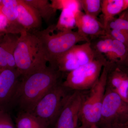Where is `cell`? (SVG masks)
I'll use <instances>...</instances> for the list:
<instances>
[{
  "label": "cell",
  "mask_w": 128,
  "mask_h": 128,
  "mask_svg": "<svg viewBox=\"0 0 128 128\" xmlns=\"http://www.w3.org/2000/svg\"><path fill=\"white\" fill-rule=\"evenodd\" d=\"M17 18L19 24L28 32L41 25L42 18L39 14L24 0H18Z\"/></svg>",
  "instance_id": "cell-14"
},
{
  "label": "cell",
  "mask_w": 128,
  "mask_h": 128,
  "mask_svg": "<svg viewBox=\"0 0 128 128\" xmlns=\"http://www.w3.org/2000/svg\"><path fill=\"white\" fill-rule=\"evenodd\" d=\"M16 128H48L49 125L43 120L32 113L18 112L16 118Z\"/></svg>",
  "instance_id": "cell-17"
},
{
  "label": "cell",
  "mask_w": 128,
  "mask_h": 128,
  "mask_svg": "<svg viewBox=\"0 0 128 128\" xmlns=\"http://www.w3.org/2000/svg\"><path fill=\"white\" fill-rule=\"evenodd\" d=\"M61 72L52 66L27 76H21L8 109L32 113L41 98L60 83Z\"/></svg>",
  "instance_id": "cell-1"
},
{
  "label": "cell",
  "mask_w": 128,
  "mask_h": 128,
  "mask_svg": "<svg viewBox=\"0 0 128 128\" xmlns=\"http://www.w3.org/2000/svg\"><path fill=\"white\" fill-rule=\"evenodd\" d=\"M0 128H16L7 111L0 109Z\"/></svg>",
  "instance_id": "cell-25"
},
{
  "label": "cell",
  "mask_w": 128,
  "mask_h": 128,
  "mask_svg": "<svg viewBox=\"0 0 128 128\" xmlns=\"http://www.w3.org/2000/svg\"><path fill=\"white\" fill-rule=\"evenodd\" d=\"M128 9V0H124L123 12Z\"/></svg>",
  "instance_id": "cell-28"
},
{
  "label": "cell",
  "mask_w": 128,
  "mask_h": 128,
  "mask_svg": "<svg viewBox=\"0 0 128 128\" xmlns=\"http://www.w3.org/2000/svg\"><path fill=\"white\" fill-rule=\"evenodd\" d=\"M84 96L81 92H72L55 122V128H77L80 111Z\"/></svg>",
  "instance_id": "cell-9"
},
{
  "label": "cell",
  "mask_w": 128,
  "mask_h": 128,
  "mask_svg": "<svg viewBox=\"0 0 128 128\" xmlns=\"http://www.w3.org/2000/svg\"><path fill=\"white\" fill-rule=\"evenodd\" d=\"M105 58L108 62L112 64L128 67V50L122 44L114 38L111 50Z\"/></svg>",
  "instance_id": "cell-16"
},
{
  "label": "cell",
  "mask_w": 128,
  "mask_h": 128,
  "mask_svg": "<svg viewBox=\"0 0 128 128\" xmlns=\"http://www.w3.org/2000/svg\"><path fill=\"white\" fill-rule=\"evenodd\" d=\"M98 56L90 42L76 44L58 57L52 67L62 73L70 72L92 61Z\"/></svg>",
  "instance_id": "cell-8"
},
{
  "label": "cell",
  "mask_w": 128,
  "mask_h": 128,
  "mask_svg": "<svg viewBox=\"0 0 128 128\" xmlns=\"http://www.w3.org/2000/svg\"><path fill=\"white\" fill-rule=\"evenodd\" d=\"M117 128V127H111V128Z\"/></svg>",
  "instance_id": "cell-31"
},
{
  "label": "cell",
  "mask_w": 128,
  "mask_h": 128,
  "mask_svg": "<svg viewBox=\"0 0 128 128\" xmlns=\"http://www.w3.org/2000/svg\"><path fill=\"white\" fill-rule=\"evenodd\" d=\"M106 87L128 103V67L110 64Z\"/></svg>",
  "instance_id": "cell-11"
},
{
  "label": "cell",
  "mask_w": 128,
  "mask_h": 128,
  "mask_svg": "<svg viewBox=\"0 0 128 128\" xmlns=\"http://www.w3.org/2000/svg\"><path fill=\"white\" fill-rule=\"evenodd\" d=\"M107 63L104 56L98 55L92 61L69 72L62 84L74 91L90 89L98 80Z\"/></svg>",
  "instance_id": "cell-5"
},
{
  "label": "cell",
  "mask_w": 128,
  "mask_h": 128,
  "mask_svg": "<svg viewBox=\"0 0 128 128\" xmlns=\"http://www.w3.org/2000/svg\"><path fill=\"white\" fill-rule=\"evenodd\" d=\"M75 20L77 32L89 40V38L92 40L107 34L106 30L102 23L97 19L85 14L81 10L76 13Z\"/></svg>",
  "instance_id": "cell-12"
},
{
  "label": "cell",
  "mask_w": 128,
  "mask_h": 128,
  "mask_svg": "<svg viewBox=\"0 0 128 128\" xmlns=\"http://www.w3.org/2000/svg\"><path fill=\"white\" fill-rule=\"evenodd\" d=\"M119 16L122 18L128 21V9L120 14Z\"/></svg>",
  "instance_id": "cell-27"
},
{
  "label": "cell",
  "mask_w": 128,
  "mask_h": 128,
  "mask_svg": "<svg viewBox=\"0 0 128 128\" xmlns=\"http://www.w3.org/2000/svg\"><path fill=\"white\" fill-rule=\"evenodd\" d=\"M60 83L46 93L32 113L43 120L50 126L55 123L66 100L72 92Z\"/></svg>",
  "instance_id": "cell-7"
},
{
  "label": "cell",
  "mask_w": 128,
  "mask_h": 128,
  "mask_svg": "<svg viewBox=\"0 0 128 128\" xmlns=\"http://www.w3.org/2000/svg\"><path fill=\"white\" fill-rule=\"evenodd\" d=\"M110 66L108 62L104 66L98 80L90 89L89 96L83 101L79 120L81 122V126L85 128H89L93 125H97L100 120L107 77Z\"/></svg>",
  "instance_id": "cell-4"
},
{
  "label": "cell",
  "mask_w": 128,
  "mask_h": 128,
  "mask_svg": "<svg viewBox=\"0 0 128 128\" xmlns=\"http://www.w3.org/2000/svg\"><path fill=\"white\" fill-rule=\"evenodd\" d=\"M106 30H114L128 31V21L119 16L109 21L105 28Z\"/></svg>",
  "instance_id": "cell-23"
},
{
  "label": "cell",
  "mask_w": 128,
  "mask_h": 128,
  "mask_svg": "<svg viewBox=\"0 0 128 128\" xmlns=\"http://www.w3.org/2000/svg\"><path fill=\"white\" fill-rule=\"evenodd\" d=\"M128 128V126H127V127H126V128Z\"/></svg>",
  "instance_id": "cell-33"
},
{
  "label": "cell",
  "mask_w": 128,
  "mask_h": 128,
  "mask_svg": "<svg viewBox=\"0 0 128 128\" xmlns=\"http://www.w3.org/2000/svg\"><path fill=\"white\" fill-rule=\"evenodd\" d=\"M97 126L102 128L128 126V103L106 87Z\"/></svg>",
  "instance_id": "cell-6"
},
{
  "label": "cell",
  "mask_w": 128,
  "mask_h": 128,
  "mask_svg": "<svg viewBox=\"0 0 128 128\" xmlns=\"http://www.w3.org/2000/svg\"><path fill=\"white\" fill-rule=\"evenodd\" d=\"M84 128V127H82V126H80V127H79V128Z\"/></svg>",
  "instance_id": "cell-32"
},
{
  "label": "cell",
  "mask_w": 128,
  "mask_h": 128,
  "mask_svg": "<svg viewBox=\"0 0 128 128\" xmlns=\"http://www.w3.org/2000/svg\"><path fill=\"white\" fill-rule=\"evenodd\" d=\"M21 76L16 69H7L0 73V109L7 111Z\"/></svg>",
  "instance_id": "cell-10"
},
{
  "label": "cell",
  "mask_w": 128,
  "mask_h": 128,
  "mask_svg": "<svg viewBox=\"0 0 128 128\" xmlns=\"http://www.w3.org/2000/svg\"><path fill=\"white\" fill-rule=\"evenodd\" d=\"M51 4L52 7L56 11L68 9L77 12L80 10L79 0H51Z\"/></svg>",
  "instance_id": "cell-22"
},
{
  "label": "cell",
  "mask_w": 128,
  "mask_h": 128,
  "mask_svg": "<svg viewBox=\"0 0 128 128\" xmlns=\"http://www.w3.org/2000/svg\"><path fill=\"white\" fill-rule=\"evenodd\" d=\"M0 34H10L9 22L0 9Z\"/></svg>",
  "instance_id": "cell-26"
},
{
  "label": "cell",
  "mask_w": 128,
  "mask_h": 128,
  "mask_svg": "<svg viewBox=\"0 0 128 128\" xmlns=\"http://www.w3.org/2000/svg\"><path fill=\"white\" fill-rule=\"evenodd\" d=\"M1 71H2V70H0V73Z\"/></svg>",
  "instance_id": "cell-34"
},
{
  "label": "cell",
  "mask_w": 128,
  "mask_h": 128,
  "mask_svg": "<svg viewBox=\"0 0 128 128\" xmlns=\"http://www.w3.org/2000/svg\"><path fill=\"white\" fill-rule=\"evenodd\" d=\"M4 34H0V39L2 38V36Z\"/></svg>",
  "instance_id": "cell-30"
},
{
  "label": "cell",
  "mask_w": 128,
  "mask_h": 128,
  "mask_svg": "<svg viewBox=\"0 0 128 128\" xmlns=\"http://www.w3.org/2000/svg\"><path fill=\"white\" fill-rule=\"evenodd\" d=\"M19 36L6 34L0 39V70L16 69L14 54Z\"/></svg>",
  "instance_id": "cell-13"
},
{
  "label": "cell",
  "mask_w": 128,
  "mask_h": 128,
  "mask_svg": "<svg viewBox=\"0 0 128 128\" xmlns=\"http://www.w3.org/2000/svg\"><path fill=\"white\" fill-rule=\"evenodd\" d=\"M37 12L45 22H48L55 16L57 11L48 0H24Z\"/></svg>",
  "instance_id": "cell-19"
},
{
  "label": "cell",
  "mask_w": 128,
  "mask_h": 128,
  "mask_svg": "<svg viewBox=\"0 0 128 128\" xmlns=\"http://www.w3.org/2000/svg\"><path fill=\"white\" fill-rule=\"evenodd\" d=\"M56 25H50L42 31L33 32L41 42L44 55L50 66H52L60 55L81 42H90L87 38L78 32L56 30Z\"/></svg>",
  "instance_id": "cell-3"
},
{
  "label": "cell",
  "mask_w": 128,
  "mask_h": 128,
  "mask_svg": "<svg viewBox=\"0 0 128 128\" xmlns=\"http://www.w3.org/2000/svg\"><path fill=\"white\" fill-rule=\"evenodd\" d=\"M89 128H99V127L97 125H93Z\"/></svg>",
  "instance_id": "cell-29"
},
{
  "label": "cell",
  "mask_w": 128,
  "mask_h": 128,
  "mask_svg": "<svg viewBox=\"0 0 128 128\" xmlns=\"http://www.w3.org/2000/svg\"><path fill=\"white\" fill-rule=\"evenodd\" d=\"M81 7L88 16L97 19L102 12L101 0H79Z\"/></svg>",
  "instance_id": "cell-21"
},
{
  "label": "cell",
  "mask_w": 128,
  "mask_h": 128,
  "mask_svg": "<svg viewBox=\"0 0 128 128\" xmlns=\"http://www.w3.org/2000/svg\"><path fill=\"white\" fill-rule=\"evenodd\" d=\"M14 57L17 70L22 77L30 75L48 66L39 40L34 33L26 30L20 34Z\"/></svg>",
  "instance_id": "cell-2"
},
{
  "label": "cell",
  "mask_w": 128,
  "mask_h": 128,
  "mask_svg": "<svg viewBox=\"0 0 128 128\" xmlns=\"http://www.w3.org/2000/svg\"><path fill=\"white\" fill-rule=\"evenodd\" d=\"M18 0H2L0 9L6 17L9 26L10 34H20L26 30L18 23L17 18Z\"/></svg>",
  "instance_id": "cell-15"
},
{
  "label": "cell",
  "mask_w": 128,
  "mask_h": 128,
  "mask_svg": "<svg viewBox=\"0 0 128 128\" xmlns=\"http://www.w3.org/2000/svg\"><path fill=\"white\" fill-rule=\"evenodd\" d=\"M106 32L107 34L122 44L128 50V31L110 30Z\"/></svg>",
  "instance_id": "cell-24"
},
{
  "label": "cell",
  "mask_w": 128,
  "mask_h": 128,
  "mask_svg": "<svg viewBox=\"0 0 128 128\" xmlns=\"http://www.w3.org/2000/svg\"><path fill=\"white\" fill-rule=\"evenodd\" d=\"M75 12L68 9H64L61 12L56 25L58 31L61 32L72 31L76 27Z\"/></svg>",
  "instance_id": "cell-20"
},
{
  "label": "cell",
  "mask_w": 128,
  "mask_h": 128,
  "mask_svg": "<svg viewBox=\"0 0 128 128\" xmlns=\"http://www.w3.org/2000/svg\"><path fill=\"white\" fill-rule=\"evenodd\" d=\"M123 2L124 0H102V23L105 28L109 21L115 18L116 15L122 12Z\"/></svg>",
  "instance_id": "cell-18"
}]
</instances>
